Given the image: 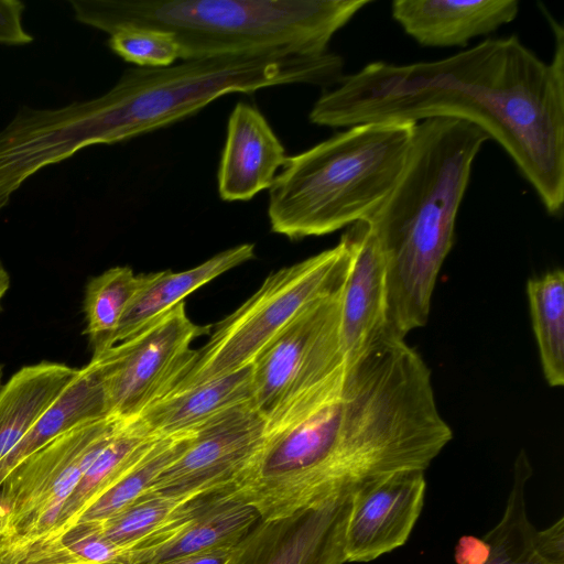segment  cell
<instances>
[{
  "label": "cell",
  "instance_id": "7a4b0ae2",
  "mask_svg": "<svg viewBox=\"0 0 564 564\" xmlns=\"http://www.w3.org/2000/svg\"><path fill=\"white\" fill-rule=\"evenodd\" d=\"M547 20L555 37L549 63L516 35L433 62H373L324 93L310 121L332 128L436 117L471 122L506 150L556 216L564 203V31Z\"/></svg>",
  "mask_w": 564,
  "mask_h": 564
},
{
  "label": "cell",
  "instance_id": "603a6c76",
  "mask_svg": "<svg viewBox=\"0 0 564 564\" xmlns=\"http://www.w3.org/2000/svg\"><path fill=\"white\" fill-rule=\"evenodd\" d=\"M530 314L544 378L564 384V273L554 269L527 283Z\"/></svg>",
  "mask_w": 564,
  "mask_h": 564
},
{
  "label": "cell",
  "instance_id": "8992f818",
  "mask_svg": "<svg viewBox=\"0 0 564 564\" xmlns=\"http://www.w3.org/2000/svg\"><path fill=\"white\" fill-rule=\"evenodd\" d=\"M349 264L350 246L343 235L335 247L271 273L253 295L216 325L209 340L196 349L194 359L162 397L252 364L303 308L343 288Z\"/></svg>",
  "mask_w": 564,
  "mask_h": 564
},
{
  "label": "cell",
  "instance_id": "277c9868",
  "mask_svg": "<svg viewBox=\"0 0 564 564\" xmlns=\"http://www.w3.org/2000/svg\"><path fill=\"white\" fill-rule=\"evenodd\" d=\"M369 0H70L77 22L108 35L124 26L171 32L181 61L285 50L327 53Z\"/></svg>",
  "mask_w": 564,
  "mask_h": 564
},
{
  "label": "cell",
  "instance_id": "d6986e66",
  "mask_svg": "<svg viewBox=\"0 0 564 564\" xmlns=\"http://www.w3.org/2000/svg\"><path fill=\"white\" fill-rule=\"evenodd\" d=\"M253 257L254 245L241 243L221 251L199 265L185 271L165 270L142 274L140 288L119 323L112 346L145 328L177 304L184 302V297L195 290L230 269L251 260Z\"/></svg>",
  "mask_w": 564,
  "mask_h": 564
},
{
  "label": "cell",
  "instance_id": "4316f807",
  "mask_svg": "<svg viewBox=\"0 0 564 564\" xmlns=\"http://www.w3.org/2000/svg\"><path fill=\"white\" fill-rule=\"evenodd\" d=\"M24 11L20 0H0V45L23 46L33 41L22 23Z\"/></svg>",
  "mask_w": 564,
  "mask_h": 564
},
{
  "label": "cell",
  "instance_id": "484cf974",
  "mask_svg": "<svg viewBox=\"0 0 564 564\" xmlns=\"http://www.w3.org/2000/svg\"><path fill=\"white\" fill-rule=\"evenodd\" d=\"M109 48L137 67H167L181 59V46L167 31L124 26L109 34Z\"/></svg>",
  "mask_w": 564,
  "mask_h": 564
},
{
  "label": "cell",
  "instance_id": "7c38bea8",
  "mask_svg": "<svg viewBox=\"0 0 564 564\" xmlns=\"http://www.w3.org/2000/svg\"><path fill=\"white\" fill-rule=\"evenodd\" d=\"M424 470H402L357 490L345 530L346 563L370 562L402 546L424 505Z\"/></svg>",
  "mask_w": 564,
  "mask_h": 564
},
{
  "label": "cell",
  "instance_id": "9c48e42d",
  "mask_svg": "<svg viewBox=\"0 0 564 564\" xmlns=\"http://www.w3.org/2000/svg\"><path fill=\"white\" fill-rule=\"evenodd\" d=\"M341 289L303 308L253 360L252 404L265 420L345 362Z\"/></svg>",
  "mask_w": 564,
  "mask_h": 564
},
{
  "label": "cell",
  "instance_id": "ba28073f",
  "mask_svg": "<svg viewBox=\"0 0 564 564\" xmlns=\"http://www.w3.org/2000/svg\"><path fill=\"white\" fill-rule=\"evenodd\" d=\"M210 328L193 323L181 302L131 337L93 354L89 364L104 386L109 415L133 419L161 398L194 359L193 340Z\"/></svg>",
  "mask_w": 564,
  "mask_h": 564
},
{
  "label": "cell",
  "instance_id": "9a60e30c",
  "mask_svg": "<svg viewBox=\"0 0 564 564\" xmlns=\"http://www.w3.org/2000/svg\"><path fill=\"white\" fill-rule=\"evenodd\" d=\"M517 0H395L392 18L422 46H465L514 20Z\"/></svg>",
  "mask_w": 564,
  "mask_h": 564
},
{
  "label": "cell",
  "instance_id": "8fae6325",
  "mask_svg": "<svg viewBox=\"0 0 564 564\" xmlns=\"http://www.w3.org/2000/svg\"><path fill=\"white\" fill-rule=\"evenodd\" d=\"M351 497L336 498L291 516L259 520L236 545L228 564H344Z\"/></svg>",
  "mask_w": 564,
  "mask_h": 564
},
{
  "label": "cell",
  "instance_id": "4fadbf2b",
  "mask_svg": "<svg viewBox=\"0 0 564 564\" xmlns=\"http://www.w3.org/2000/svg\"><path fill=\"white\" fill-rule=\"evenodd\" d=\"M350 246V264L340 293V349L354 360L377 341L389 337L386 323L384 262L367 220L344 234Z\"/></svg>",
  "mask_w": 564,
  "mask_h": 564
},
{
  "label": "cell",
  "instance_id": "2e32d148",
  "mask_svg": "<svg viewBox=\"0 0 564 564\" xmlns=\"http://www.w3.org/2000/svg\"><path fill=\"white\" fill-rule=\"evenodd\" d=\"M530 477V464L521 453L503 514L482 536L488 554L479 564H564V518L541 530L533 525L525 502Z\"/></svg>",
  "mask_w": 564,
  "mask_h": 564
},
{
  "label": "cell",
  "instance_id": "7402d4cb",
  "mask_svg": "<svg viewBox=\"0 0 564 564\" xmlns=\"http://www.w3.org/2000/svg\"><path fill=\"white\" fill-rule=\"evenodd\" d=\"M160 437L147 432L135 417L122 419L65 501L54 529L43 540L53 539L73 527L84 511L124 476Z\"/></svg>",
  "mask_w": 564,
  "mask_h": 564
},
{
  "label": "cell",
  "instance_id": "6da1fadb",
  "mask_svg": "<svg viewBox=\"0 0 564 564\" xmlns=\"http://www.w3.org/2000/svg\"><path fill=\"white\" fill-rule=\"evenodd\" d=\"M452 438L429 366L405 340L386 338L267 419L236 492L261 520L280 519L425 471Z\"/></svg>",
  "mask_w": 564,
  "mask_h": 564
},
{
  "label": "cell",
  "instance_id": "4dcf8cb0",
  "mask_svg": "<svg viewBox=\"0 0 564 564\" xmlns=\"http://www.w3.org/2000/svg\"><path fill=\"white\" fill-rule=\"evenodd\" d=\"M2 379H3V367L0 365V388L2 387Z\"/></svg>",
  "mask_w": 564,
  "mask_h": 564
},
{
  "label": "cell",
  "instance_id": "5bb4252c",
  "mask_svg": "<svg viewBox=\"0 0 564 564\" xmlns=\"http://www.w3.org/2000/svg\"><path fill=\"white\" fill-rule=\"evenodd\" d=\"M286 158L264 116L254 106L238 102L229 116L218 169L220 198L245 202L270 188Z\"/></svg>",
  "mask_w": 564,
  "mask_h": 564
},
{
  "label": "cell",
  "instance_id": "f546056e",
  "mask_svg": "<svg viewBox=\"0 0 564 564\" xmlns=\"http://www.w3.org/2000/svg\"><path fill=\"white\" fill-rule=\"evenodd\" d=\"M3 517H4V507L2 505L1 497H0V527H1V522L3 520Z\"/></svg>",
  "mask_w": 564,
  "mask_h": 564
},
{
  "label": "cell",
  "instance_id": "e0dca14e",
  "mask_svg": "<svg viewBox=\"0 0 564 564\" xmlns=\"http://www.w3.org/2000/svg\"><path fill=\"white\" fill-rule=\"evenodd\" d=\"M260 516L237 492L184 521L152 546L124 552L122 564H164L187 555L236 546Z\"/></svg>",
  "mask_w": 564,
  "mask_h": 564
},
{
  "label": "cell",
  "instance_id": "3957f363",
  "mask_svg": "<svg viewBox=\"0 0 564 564\" xmlns=\"http://www.w3.org/2000/svg\"><path fill=\"white\" fill-rule=\"evenodd\" d=\"M487 140L481 128L460 119L415 123L401 176L367 219L384 262L389 337L404 339L429 321L471 166Z\"/></svg>",
  "mask_w": 564,
  "mask_h": 564
},
{
  "label": "cell",
  "instance_id": "f1b7e54d",
  "mask_svg": "<svg viewBox=\"0 0 564 564\" xmlns=\"http://www.w3.org/2000/svg\"><path fill=\"white\" fill-rule=\"evenodd\" d=\"M10 289V275L4 267L2 260L0 259V311L2 306V301Z\"/></svg>",
  "mask_w": 564,
  "mask_h": 564
},
{
  "label": "cell",
  "instance_id": "44dd1931",
  "mask_svg": "<svg viewBox=\"0 0 564 564\" xmlns=\"http://www.w3.org/2000/svg\"><path fill=\"white\" fill-rule=\"evenodd\" d=\"M110 416L107 398L96 369L88 362L40 416L17 446L0 460V487L25 458L69 429ZM112 416V415H111Z\"/></svg>",
  "mask_w": 564,
  "mask_h": 564
},
{
  "label": "cell",
  "instance_id": "cb8c5ba5",
  "mask_svg": "<svg viewBox=\"0 0 564 564\" xmlns=\"http://www.w3.org/2000/svg\"><path fill=\"white\" fill-rule=\"evenodd\" d=\"M142 274L129 267H113L91 278L85 289V334L93 354L112 346L119 323L140 288Z\"/></svg>",
  "mask_w": 564,
  "mask_h": 564
},
{
  "label": "cell",
  "instance_id": "ac0fdd59",
  "mask_svg": "<svg viewBox=\"0 0 564 564\" xmlns=\"http://www.w3.org/2000/svg\"><path fill=\"white\" fill-rule=\"evenodd\" d=\"M253 365H247L187 389L169 393L147 406L135 419L154 436L193 431L235 405L252 401Z\"/></svg>",
  "mask_w": 564,
  "mask_h": 564
},
{
  "label": "cell",
  "instance_id": "d4e9b609",
  "mask_svg": "<svg viewBox=\"0 0 564 564\" xmlns=\"http://www.w3.org/2000/svg\"><path fill=\"white\" fill-rule=\"evenodd\" d=\"M194 430L162 436L148 453L113 486L98 497L78 521H104L120 512L147 492L160 474L189 446Z\"/></svg>",
  "mask_w": 564,
  "mask_h": 564
},
{
  "label": "cell",
  "instance_id": "52a82bcc",
  "mask_svg": "<svg viewBox=\"0 0 564 564\" xmlns=\"http://www.w3.org/2000/svg\"><path fill=\"white\" fill-rule=\"evenodd\" d=\"M122 419L106 416L59 434L18 465L0 487L1 564H21L50 535L61 509Z\"/></svg>",
  "mask_w": 564,
  "mask_h": 564
},
{
  "label": "cell",
  "instance_id": "ffe728a7",
  "mask_svg": "<svg viewBox=\"0 0 564 564\" xmlns=\"http://www.w3.org/2000/svg\"><path fill=\"white\" fill-rule=\"evenodd\" d=\"M78 368L56 361L24 366L0 388V460L75 378Z\"/></svg>",
  "mask_w": 564,
  "mask_h": 564
},
{
  "label": "cell",
  "instance_id": "30bf717a",
  "mask_svg": "<svg viewBox=\"0 0 564 564\" xmlns=\"http://www.w3.org/2000/svg\"><path fill=\"white\" fill-rule=\"evenodd\" d=\"M265 430L267 420L252 401L218 413L194 429L187 449L144 494L186 499L236 492L263 444Z\"/></svg>",
  "mask_w": 564,
  "mask_h": 564
},
{
  "label": "cell",
  "instance_id": "83f0119b",
  "mask_svg": "<svg viewBox=\"0 0 564 564\" xmlns=\"http://www.w3.org/2000/svg\"><path fill=\"white\" fill-rule=\"evenodd\" d=\"M236 546L187 555L164 564H228Z\"/></svg>",
  "mask_w": 564,
  "mask_h": 564
},
{
  "label": "cell",
  "instance_id": "5b68a950",
  "mask_svg": "<svg viewBox=\"0 0 564 564\" xmlns=\"http://www.w3.org/2000/svg\"><path fill=\"white\" fill-rule=\"evenodd\" d=\"M414 126L358 124L288 156L269 188L271 230L296 240L367 220L401 176Z\"/></svg>",
  "mask_w": 564,
  "mask_h": 564
}]
</instances>
